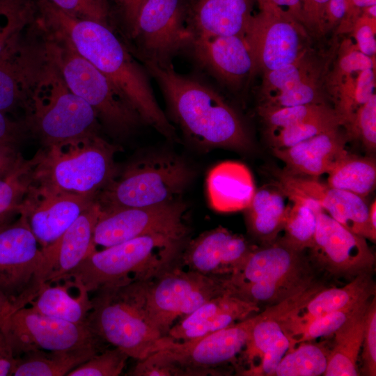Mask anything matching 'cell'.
<instances>
[{
  "label": "cell",
  "instance_id": "cell-1",
  "mask_svg": "<svg viewBox=\"0 0 376 376\" xmlns=\"http://www.w3.org/2000/svg\"><path fill=\"white\" fill-rule=\"evenodd\" d=\"M45 25L91 63L116 87L142 121L169 139L175 130L160 108L146 69L131 55L109 24L66 14L48 0H39Z\"/></svg>",
  "mask_w": 376,
  "mask_h": 376
},
{
  "label": "cell",
  "instance_id": "cell-2",
  "mask_svg": "<svg viewBox=\"0 0 376 376\" xmlns=\"http://www.w3.org/2000/svg\"><path fill=\"white\" fill-rule=\"evenodd\" d=\"M159 84L170 113L183 132L204 147L245 151L251 143L236 111L205 83L175 71L171 62L143 59Z\"/></svg>",
  "mask_w": 376,
  "mask_h": 376
},
{
  "label": "cell",
  "instance_id": "cell-3",
  "mask_svg": "<svg viewBox=\"0 0 376 376\" xmlns=\"http://www.w3.org/2000/svg\"><path fill=\"white\" fill-rule=\"evenodd\" d=\"M186 236L153 233L95 249L64 279L94 292L108 284L152 279L178 260Z\"/></svg>",
  "mask_w": 376,
  "mask_h": 376
},
{
  "label": "cell",
  "instance_id": "cell-4",
  "mask_svg": "<svg viewBox=\"0 0 376 376\" xmlns=\"http://www.w3.org/2000/svg\"><path fill=\"white\" fill-rule=\"evenodd\" d=\"M45 147L30 160L32 184L95 199L117 172L115 147L97 134Z\"/></svg>",
  "mask_w": 376,
  "mask_h": 376
},
{
  "label": "cell",
  "instance_id": "cell-5",
  "mask_svg": "<svg viewBox=\"0 0 376 376\" xmlns=\"http://www.w3.org/2000/svg\"><path fill=\"white\" fill-rule=\"evenodd\" d=\"M149 279L103 285L91 297L86 324L105 343L142 359L154 351L162 337L148 320L146 292Z\"/></svg>",
  "mask_w": 376,
  "mask_h": 376
},
{
  "label": "cell",
  "instance_id": "cell-6",
  "mask_svg": "<svg viewBox=\"0 0 376 376\" xmlns=\"http://www.w3.org/2000/svg\"><path fill=\"white\" fill-rule=\"evenodd\" d=\"M45 58L24 104L29 124L45 146L97 134L96 111L70 91L56 68Z\"/></svg>",
  "mask_w": 376,
  "mask_h": 376
},
{
  "label": "cell",
  "instance_id": "cell-7",
  "mask_svg": "<svg viewBox=\"0 0 376 376\" xmlns=\"http://www.w3.org/2000/svg\"><path fill=\"white\" fill-rule=\"evenodd\" d=\"M260 313L224 329L182 342L157 341L154 351L138 360L131 375L201 376L233 362L242 352Z\"/></svg>",
  "mask_w": 376,
  "mask_h": 376
},
{
  "label": "cell",
  "instance_id": "cell-8",
  "mask_svg": "<svg viewBox=\"0 0 376 376\" xmlns=\"http://www.w3.org/2000/svg\"><path fill=\"white\" fill-rule=\"evenodd\" d=\"M313 279L303 251L277 238L261 247L256 246L242 266L226 278V285L244 300L258 306H269L310 286L315 283Z\"/></svg>",
  "mask_w": 376,
  "mask_h": 376
},
{
  "label": "cell",
  "instance_id": "cell-9",
  "mask_svg": "<svg viewBox=\"0 0 376 376\" xmlns=\"http://www.w3.org/2000/svg\"><path fill=\"white\" fill-rule=\"evenodd\" d=\"M192 177L191 168L177 156L148 155L116 172L95 201L102 210L158 205L176 201Z\"/></svg>",
  "mask_w": 376,
  "mask_h": 376
},
{
  "label": "cell",
  "instance_id": "cell-10",
  "mask_svg": "<svg viewBox=\"0 0 376 376\" xmlns=\"http://www.w3.org/2000/svg\"><path fill=\"white\" fill-rule=\"evenodd\" d=\"M44 53L70 91L91 105L111 128L124 132L142 121L112 82L65 41L52 36Z\"/></svg>",
  "mask_w": 376,
  "mask_h": 376
},
{
  "label": "cell",
  "instance_id": "cell-11",
  "mask_svg": "<svg viewBox=\"0 0 376 376\" xmlns=\"http://www.w3.org/2000/svg\"><path fill=\"white\" fill-rule=\"evenodd\" d=\"M225 279L206 276L175 263L148 281L146 310L149 322L162 336H165L177 320L226 292Z\"/></svg>",
  "mask_w": 376,
  "mask_h": 376
},
{
  "label": "cell",
  "instance_id": "cell-12",
  "mask_svg": "<svg viewBox=\"0 0 376 376\" xmlns=\"http://www.w3.org/2000/svg\"><path fill=\"white\" fill-rule=\"evenodd\" d=\"M19 214L0 224V295L9 303L8 313L29 305L43 283V251L25 216Z\"/></svg>",
  "mask_w": 376,
  "mask_h": 376
},
{
  "label": "cell",
  "instance_id": "cell-13",
  "mask_svg": "<svg viewBox=\"0 0 376 376\" xmlns=\"http://www.w3.org/2000/svg\"><path fill=\"white\" fill-rule=\"evenodd\" d=\"M0 328L16 357L37 350L105 349V343L87 324H75L45 315L26 306L1 318Z\"/></svg>",
  "mask_w": 376,
  "mask_h": 376
},
{
  "label": "cell",
  "instance_id": "cell-14",
  "mask_svg": "<svg viewBox=\"0 0 376 376\" xmlns=\"http://www.w3.org/2000/svg\"><path fill=\"white\" fill-rule=\"evenodd\" d=\"M143 59L170 63L194 37L185 0H145L130 30Z\"/></svg>",
  "mask_w": 376,
  "mask_h": 376
},
{
  "label": "cell",
  "instance_id": "cell-15",
  "mask_svg": "<svg viewBox=\"0 0 376 376\" xmlns=\"http://www.w3.org/2000/svg\"><path fill=\"white\" fill-rule=\"evenodd\" d=\"M258 12L244 35L256 69H281L295 62L306 50L304 26L275 5L257 1Z\"/></svg>",
  "mask_w": 376,
  "mask_h": 376
},
{
  "label": "cell",
  "instance_id": "cell-16",
  "mask_svg": "<svg viewBox=\"0 0 376 376\" xmlns=\"http://www.w3.org/2000/svg\"><path fill=\"white\" fill-rule=\"evenodd\" d=\"M185 212V206L177 200L149 207L100 210L94 244L106 248L153 233L187 235Z\"/></svg>",
  "mask_w": 376,
  "mask_h": 376
},
{
  "label": "cell",
  "instance_id": "cell-17",
  "mask_svg": "<svg viewBox=\"0 0 376 376\" xmlns=\"http://www.w3.org/2000/svg\"><path fill=\"white\" fill-rule=\"evenodd\" d=\"M309 249L315 265L334 276L352 280L373 272L375 257L366 239L345 228L323 210L317 213L315 234Z\"/></svg>",
  "mask_w": 376,
  "mask_h": 376
},
{
  "label": "cell",
  "instance_id": "cell-18",
  "mask_svg": "<svg viewBox=\"0 0 376 376\" xmlns=\"http://www.w3.org/2000/svg\"><path fill=\"white\" fill-rule=\"evenodd\" d=\"M276 187L317 202L331 217L352 232L375 242L376 233L369 221V206L364 198L332 187L316 178L294 175L283 169L273 170Z\"/></svg>",
  "mask_w": 376,
  "mask_h": 376
},
{
  "label": "cell",
  "instance_id": "cell-19",
  "mask_svg": "<svg viewBox=\"0 0 376 376\" xmlns=\"http://www.w3.org/2000/svg\"><path fill=\"white\" fill-rule=\"evenodd\" d=\"M94 200L31 182L19 214L25 216L42 249H45L53 244Z\"/></svg>",
  "mask_w": 376,
  "mask_h": 376
},
{
  "label": "cell",
  "instance_id": "cell-20",
  "mask_svg": "<svg viewBox=\"0 0 376 376\" xmlns=\"http://www.w3.org/2000/svg\"><path fill=\"white\" fill-rule=\"evenodd\" d=\"M256 246L219 226L185 244L176 264L206 276L226 278L237 272Z\"/></svg>",
  "mask_w": 376,
  "mask_h": 376
},
{
  "label": "cell",
  "instance_id": "cell-21",
  "mask_svg": "<svg viewBox=\"0 0 376 376\" xmlns=\"http://www.w3.org/2000/svg\"><path fill=\"white\" fill-rule=\"evenodd\" d=\"M305 52L295 62L281 69L264 72L259 106L284 107L324 103L321 87L323 67Z\"/></svg>",
  "mask_w": 376,
  "mask_h": 376
},
{
  "label": "cell",
  "instance_id": "cell-22",
  "mask_svg": "<svg viewBox=\"0 0 376 376\" xmlns=\"http://www.w3.org/2000/svg\"><path fill=\"white\" fill-rule=\"evenodd\" d=\"M189 48L201 67L232 88L241 86L256 70L243 36L195 34Z\"/></svg>",
  "mask_w": 376,
  "mask_h": 376
},
{
  "label": "cell",
  "instance_id": "cell-23",
  "mask_svg": "<svg viewBox=\"0 0 376 376\" xmlns=\"http://www.w3.org/2000/svg\"><path fill=\"white\" fill-rule=\"evenodd\" d=\"M260 307L232 294L228 289L176 322L160 340L182 342L228 327L258 313Z\"/></svg>",
  "mask_w": 376,
  "mask_h": 376
},
{
  "label": "cell",
  "instance_id": "cell-24",
  "mask_svg": "<svg viewBox=\"0 0 376 376\" xmlns=\"http://www.w3.org/2000/svg\"><path fill=\"white\" fill-rule=\"evenodd\" d=\"M100 213V205L94 200L53 244L42 249L44 283L64 279L96 249L93 236Z\"/></svg>",
  "mask_w": 376,
  "mask_h": 376
},
{
  "label": "cell",
  "instance_id": "cell-25",
  "mask_svg": "<svg viewBox=\"0 0 376 376\" xmlns=\"http://www.w3.org/2000/svg\"><path fill=\"white\" fill-rule=\"evenodd\" d=\"M372 276L366 273L343 287L322 288L284 318L281 326L288 338L320 317L370 299L375 294Z\"/></svg>",
  "mask_w": 376,
  "mask_h": 376
},
{
  "label": "cell",
  "instance_id": "cell-26",
  "mask_svg": "<svg viewBox=\"0 0 376 376\" xmlns=\"http://www.w3.org/2000/svg\"><path fill=\"white\" fill-rule=\"evenodd\" d=\"M346 137L339 128L329 130L292 146L272 148L273 155L285 164L284 171L294 175L317 178L328 173L344 156Z\"/></svg>",
  "mask_w": 376,
  "mask_h": 376
},
{
  "label": "cell",
  "instance_id": "cell-27",
  "mask_svg": "<svg viewBox=\"0 0 376 376\" xmlns=\"http://www.w3.org/2000/svg\"><path fill=\"white\" fill-rule=\"evenodd\" d=\"M256 0H194L190 21L194 35L243 36Z\"/></svg>",
  "mask_w": 376,
  "mask_h": 376
},
{
  "label": "cell",
  "instance_id": "cell-28",
  "mask_svg": "<svg viewBox=\"0 0 376 376\" xmlns=\"http://www.w3.org/2000/svg\"><path fill=\"white\" fill-rule=\"evenodd\" d=\"M322 288V285L314 283L279 303L267 306L260 313V318L253 327L242 352L249 366L243 375H253L268 347L283 331L281 323L284 318Z\"/></svg>",
  "mask_w": 376,
  "mask_h": 376
},
{
  "label": "cell",
  "instance_id": "cell-29",
  "mask_svg": "<svg viewBox=\"0 0 376 376\" xmlns=\"http://www.w3.org/2000/svg\"><path fill=\"white\" fill-rule=\"evenodd\" d=\"M206 187L211 207L221 212L246 210L256 191L249 169L233 161L213 167L207 175Z\"/></svg>",
  "mask_w": 376,
  "mask_h": 376
},
{
  "label": "cell",
  "instance_id": "cell-30",
  "mask_svg": "<svg viewBox=\"0 0 376 376\" xmlns=\"http://www.w3.org/2000/svg\"><path fill=\"white\" fill-rule=\"evenodd\" d=\"M89 292L72 279L43 283L29 305L34 311L75 324H86L92 309Z\"/></svg>",
  "mask_w": 376,
  "mask_h": 376
},
{
  "label": "cell",
  "instance_id": "cell-31",
  "mask_svg": "<svg viewBox=\"0 0 376 376\" xmlns=\"http://www.w3.org/2000/svg\"><path fill=\"white\" fill-rule=\"evenodd\" d=\"M40 65L30 61L19 42L0 56V111L24 106Z\"/></svg>",
  "mask_w": 376,
  "mask_h": 376
},
{
  "label": "cell",
  "instance_id": "cell-32",
  "mask_svg": "<svg viewBox=\"0 0 376 376\" xmlns=\"http://www.w3.org/2000/svg\"><path fill=\"white\" fill-rule=\"evenodd\" d=\"M363 304L334 334L325 376L359 375L358 359L364 334L367 308Z\"/></svg>",
  "mask_w": 376,
  "mask_h": 376
},
{
  "label": "cell",
  "instance_id": "cell-33",
  "mask_svg": "<svg viewBox=\"0 0 376 376\" xmlns=\"http://www.w3.org/2000/svg\"><path fill=\"white\" fill-rule=\"evenodd\" d=\"M277 189L263 187L256 191L246 209V223L251 234L263 244L274 242L284 224L290 205L286 195Z\"/></svg>",
  "mask_w": 376,
  "mask_h": 376
},
{
  "label": "cell",
  "instance_id": "cell-34",
  "mask_svg": "<svg viewBox=\"0 0 376 376\" xmlns=\"http://www.w3.org/2000/svg\"><path fill=\"white\" fill-rule=\"evenodd\" d=\"M104 349L66 351L32 350L17 357L15 376H63Z\"/></svg>",
  "mask_w": 376,
  "mask_h": 376
},
{
  "label": "cell",
  "instance_id": "cell-35",
  "mask_svg": "<svg viewBox=\"0 0 376 376\" xmlns=\"http://www.w3.org/2000/svg\"><path fill=\"white\" fill-rule=\"evenodd\" d=\"M327 174L328 185L365 198L375 187V160L347 152Z\"/></svg>",
  "mask_w": 376,
  "mask_h": 376
},
{
  "label": "cell",
  "instance_id": "cell-36",
  "mask_svg": "<svg viewBox=\"0 0 376 376\" xmlns=\"http://www.w3.org/2000/svg\"><path fill=\"white\" fill-rule=\"evenodd\" d=\"M292 201L283 227L284 235L279 238L288 246L300 251L310 249L316 230L317 213L323 210L315 201L294 194H285Z\"/></svg>",
  "mask_w": 376,
  "mask_h": 376
},
{
  "label": "cell",
  "instance_id": "cell-37",
  "mask_svg": "<svg viewBox=\"0 0 376 376\" xmlns=\"http://www.w3.org/2000/svg\"><path fill=\"white\" fill-rule=\"evenodd\" d=\"M375 70L368 69L350 75L332 88L335 108L343 125H347L357 111L375 94Z\"/></svg>",
  "mask_w": 376,
  "mask_h": 376
},
{
  "label": "cell",
  "instance_id": "cell-38",
  "mask_svg": "<svg viewBox=\"0 0 376 376\" xmlns=\"http://www.w3.org/2000/svg\"><path fill=\"white\" fill-rule=\"evenodd\" d=\"M330 349L323 343L302 342L289 349L277 365L274 375L319 376L324 375Z\"/></svg>",
  "mask_w": 376,
  "mask_h": 376
},
{
  "label": "cell",
  "instance_id": "cell-39",
  "mask_svg": "<svg viewBox=\"0 0 376 376\" xmlns=\"http://www.w3.org/2000/svg\"><path fill=\"white\" fill-rule=\"evenodd\" d=\"M343 125L334 109L323 115L284 127H267V135L272 148L292 146L319 134Z\"/></svg>",
  "mask_w": 376,
  "mask_h": 376
},
{
  "label": "cell",
  "instance_id": "cell-40",
  "mask_svg": "<svg viewBox=\"0 0 376 376\" xmlns=\"http://www.w3.org/2000/svg\"><path fill=\"white\" fill-rule=\"evenodd\" d=\"M30 168V160L22 158L13 170L0 177V224L10 220L14 214H19L31 184Z\"/></svg>",
  "mask_w": 376,
  "mask_h": 376
},
{
  "label": "cell",
  "instance_id": "cell-41",
  "mask_svg": "<svg viewBox=\"0 0 376 376\" xmlns=\"http://www.w3.org/2000/svg\"><path fill=\"white\" fill-rule=\"evenodd\" d=\"M31 13L26 0H0V56L19 42Z\"/></svg>",
  "mask_w": 376,
  "mask_h": 376
},
{
  "label": "cell",
  "instance_id": "cell-42",
  "mask_svg": "<svg viewBox=\"0 0 376 376\" xmlns=\"http://www.w3.org/2000/svg\"><path fill=\"white\" fill-rule=\"evenodd\" d=\"M370 299L329 313L311 321L289 338L290 344L289 349L302 342L312 341L319 338L333 335L363 304Z\"/></svg>",
  "mask_w": 376,
  "mask_h": 376
},
{
  "label": "cell",
  "instance_id": "cell-43",
  "mask_svg": "<svg viewBox=\"0 0 376 376\" xmlns=\"http://www.w3.org/2000/svg\"><path fill=\"white\" fill-rule=\"evenodd\" d=\"M334 109L327 104L284 107H259L258 113L267 127H284L327 113Z\"/></svg>",
  "mask_w": 376,
  "mask_h": 376
},
{
  "label": "cell",
  "instance_id": "cell-44",
  "mask_svg": "<svg viewBox=\"0 0 376 376\" xmlns=\"http://www.w3.org/2000/svg\"><path fill=\"white\" fill-rule=\"evenodd\" d=\"M129 358L118 347L105 348L72 370L67 376H118L123 371Z\"/></svg>",
  "mask_w": 376,
  "mask_h": 376
},
{
  "label": "cell",
  "instance_id": "cell-45",
  "mask_svg": "<svg viewBox=\"0 0 376 376\" xmlns=\"http://www.w3.org/2000/svg\"><path fill=\"white\" fill-rule=\"evenodd\" d=\"M350 137L359 139L369 152L376 149V95L362 105L345 125Z\"/></svg>",
  "mask_w": 376,
  "mask_h": 376
},
{
  "label": "cell",
  "instance_id": "cell-46",
  "mask_svg": "<svg viewBox=\"0 0 376 376\" xmlns=\"http://www.w3.org/2000/svg\"><path fill=\"white\" fill-rule=\"evenodd\" d=\"M375 58L363 54L352 44L345 45L334 71L329 76L328 85L334 88L341 79L350 75L368 69H375Z\"/></svg>",
  "mask_w": 376,
  "mask_h": 376
},
{
  "label": "cell",
  "instance_id": "cell-47",
  "mask_svg": "<svg viewBox=\"0 0 376 376\" xmlns=\"http://www.w3.org/2000/svg\"><path fill=\"white\" fill-rule=\"evenodd\" d=\"M48 1L71 16L109 24L110 10L107 0Z\"/></svg>",
  "mask_w": 376,
  "mask_h": 376
},
{
  "label": "cell",
  "instance_id": "cell-48",
  "mask_svg": "<svg viewBox=\"0 0 376 376\" xmlns=\"http://www.w3.org/2000/svg\"><path fill=\"white\" fill-rule=\"evenodd\" d=\"M362 368L359 373L376 375V298L374 295L368 306L362 342Z\"/></svg>",
  "mask_w": 376,
  "mask_h": 376
},
{
  "label": "cell",
  "instance_id": "cell-49",
  "mask_svg": "<svg viewBox=\"0 0 376 376\" xmlns=\"http://www.w3.org/2000/svg\"><path fill=\"white\" fill-rule=\"evenodd\" d=\"M376 19H371L362 12L356 17L352 26L357 48L363 54L375 57Z\"/></svg>",
  "mask_w": 376,
  "mask_h": 376
},
{
  "label": "cell",
  "instance_id": "cell-50",
  "mask_svg": "<svg viewBox=\"0 0 376 376\" xmlns=\"http://www.w3.org/2000/svg\"><path fill=\"white\" fill-rule=\"evenodd\" d=\"M290 345V340L283 330L268 347L253 375H274L277 365L289 350Z\"/></svg>",
  "mask_w": 376,
  "mask_h": 376
},
{
  "label": "cell",
  "instance_id": "cell-51",
  "mask_svg": "<svg viewBox=\"0 0 376 376\" xmlns=\"http://www.w3.org/2000/svg\"><path fill=\"white\" fill-rule=\"evenodd\" d=\"M329 0H301L302 24L316 34L324 33L323 17Z\"/></svg>",
  "mask_w": 376,
  "mask_h": 376
},
{
  "label": "cell",
  "instance_id": "cell-52",
  "mask_svg": "<svg viewBox=\"0 0 376 376\" xmlns=\"http://www.w3.org/2000/svg\"><path fill=\"white\" fill-rule=\"evenodd\" d=\"M347 0H329L323 17L324 33L339 25L345 19L348 11Z\"/></svg>",
  "mask_w": 376,
  "mask_h": 376
},
{
  "label": "cell",
  "instance_id": "cell-53",
  "mask_svg": "<svg viewBox=\"0 0 376 376\" xmlns=\"http://www.w3.org/2000/svg\"><path fill=\"white\" fill-rule=\"evenodd\" d=\"M17 357L0 328V376L13 375Z\"/></svg>",
  "mask_w": 376,
  "mask_h": 376
},
{
  "label": "cell",
  "instance_id": "cell-54",
  "mask_svg": "<svg viewBox=\"0 0 376 376\" xmlns=\"http://www.w3.org/2000/svg\"><path fill=\"white\" fill-rule=\"evenodd\" d=\"M20 125L0 111V144L14 145L19 140Z\"/></svg>",
  "mask_w": 376,
  "mask_h": 376
},
{
  "label": "cell",
  "instance_id": "cell-55",
  "mask_svg": "<svg viewBox=\"0 0 376 376\" xmlns=\"http://www.w3.org/2000/svg\"><path fill=\"white\" fill-rule=\"evenodd\" d=\"M22 158L14 145L0 144V177L13 170Z\"/></svg>",
  "mask_w": 376,
  "mask_h": 376
},
{
  "label": "cell",
  "instance_id": "cell-56",
  "mask_svg": "<svg viewBox=\"0 0 376 376\" xmlns=\"http://www.w3.org/2000/svg\"><path fill=\"white\" fill-rule=\"evenodd\" d=\"M268 1L291 16L302 26V10L301 0H256Z\"/></svg>",
  "mask_w": 376,
  "mask_h": 376
},
{
  "label": "cell",
  "instance_id": "cell-57",
  "mask_svg": "<svg viewBox=\"0 0 376 376\" xmlns=\"http://www.w3.org/2000/svg\"><path fill=\"white\" fill-rule=\"evenodd\" d=\"M123 7L126 21L131 30L138 11L145 0H117Z\"/></svg>",
  "mask_w": 376,
  "mask_h": 376
},
{
  "label": "cell",
  "instance_id": "cell-58",
  "mask_svg": "<svg viewBox=\"0 0 376 376\" xmlns=\"http://www.w3.org/2000/svg\"><path fill=\"white\" fill-rule=\"evenodd\" d=\"M349 13H360L363 8L376 4V0H347Z\"/></svg>",
  "mask_w": 376,
  "mask_h": 376
},
{
  "label": "cell",
  "instance_id": "cell-59",
  "mask_svg": "<svg viewBox=\"0 0 376 376\" xmlns=\"http://www.w3.org/2000/svg\"><path fill=\"white\" fill-rule=\"evenodd\" d=\"M369 221L371 228L376 233V201L372 203L369 207Z\"/></svg>",
  "mask_w": 376,
  "mask_h": 376
}]
</instances>
